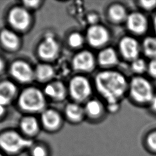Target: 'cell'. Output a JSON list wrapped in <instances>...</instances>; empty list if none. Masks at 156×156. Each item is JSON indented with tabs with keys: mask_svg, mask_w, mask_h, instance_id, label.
Wrapping results in <instances>:
<instances>
[{
	"mask_svg": "<svg viewBox=\"0 0 156 156\" xmlns=\"http://www.w3.org/2000/svg\"><path fill=\"white\" fill-rule=\"evenodd\" d=\"M44 94L55 101L65 99L67 94V89L63 82L55 80L48 83L44 89Z\"/></svg>",
	"mask_w": 156,
	"mask_h": 156,
	"instance_id": "obj_13",
	"label": "cell"
},
{
	"mask_svg": "<svg viewBox=\"0 0 156 156\" xmlns=\"http://www.w3.org/2000/svg\"><path fill=\"white\" fill-rule=\"evenodd\" d=\"M65 113L66 117L73 122L81 121L85 115L84 108L77 102L67 104L65 107Z\"/></svg>",
	"mask_w": 156,
	"mask_h": 156,
	"instance_id": "obj_18",
	"label": "cell"
},
{
	"mask_svg": "<svg viewBox=\"0 0 156 156\" xmlns=\"http://www.w3.org/2000/svg\"><path fill=\"white\" fill-rule=\"evenodd\" d=\"M109 18L114 22L119 23L126 20L127 15L126 9L121 4H113L108 10Z\"/></svg>",
	"mask_w": 156,
	"mask_h": 156,
	"instance_id": "obj_21",
	"label": "cell"
},
{
	"mask_svg": "<svg viewBox=\"0 0 156 156\" xmlns=\"http://www.w3.org/2000/svg\"><path fill=\"white\" fill-rule=\"evenodd\" d=\"M94 83L97 91L108 105L118 104L128 88L126 77L120 73L112 70L99 73L95 77Z\"/></svg>",
	"mask_w": 156,
	"mask_h": 156,
	"instance_id": "obj_1",
	"label": "cell"
},
{
	"mask_svg": "<svg viewBox=\"0 0 156 156\" xmlns=\"http://www.w3.org/2000/svg\"><path fill=\"white\" fill-rule=\"evenodd\" d=\"M96 60L89 51L83 50L76 54L72 61L73 69L78 72H90L94 69Z\"/></svg>",
	"mask_w": 156,
	"mask_h": 156,
	"instance_id": "obj_9",
	"label": "cell"
},
{
	"mask_svg": "<svg viewBox=\"0 0 156 156\" xmlns=\"http://www.w3.org/2000/svg\"><path fill=\"white\" fill-rule=\"evenodd\" d=\"M40 1H23V7L26 8L27 9H35L39 6L40 4Z\"/></svg>",
	"mask_w": 156,
	"mask_h": 156,
	"instance_id": "obj_28",
	"label": "cell"
},
{
	"mask_svg": "<svg viewBox=\"0 0 156 156\" xmlns=\"http://www.w3.org/2000/svg\"><path fill=\"white\" fill-rule=\"evenodd\" d=\"M85 114L92 118L99 117L103 112V105L97 99H91L87 101L84 107Z\"/></svg>",
	"mask_w": 156,
	"mask_h": 156,
	"instance_id": "obj_22",
	"label": "cell"
},
{
	"mask_svg": "<svg viewBox=\"0 0 156 156\" xmlns=\"http://www.w3.org/2000/svg\"><path fill=\"white\" fill-rule=\"evenodd\" d=\"M17 93V88L12 82L4 80L0 82V104L4 106L9 105Z\"/></svg>",
	"mask_w": 156,
	"mask_h": 156,
	"instance_id": "obj_14",
	"label": "cell"
},
{
	"mask_svg": "<svg viewBox=\"0 0 156 156\" xmlns=\"http://www.w3.org/2000/svg\"><path fill=\"white\" fill-rule=\"evenodd\" d=\"M84 42V38L83 35L79 32L71 33L68 38V43L69 45L73 48H80Z\"/></svg>",
	"mask_w": 156,
	"mask_h": 156,
	"instance_id": "obj_24",
	"label": "cell"
},
{
	"mask_svg": "<svg viewBox=\"0 0 156 156\" xmlns=\"http://www.w3.org/2000/svg\"><path fill=\"white\" fill-rule=\"evenodd\" d=\"M41 121L46 129L54 130L60 126L62 118L58 112L52 108H48L41 112Z\"/></svg>",
	"mask_w": 156,
	"mask_h": 156,
	"instance_id": "obj_15",
	"label": "cell"
},
{
	"mask_svg": "<svg viewBox=\"0 0 156 156\" xmlns=\"http://www.w3.org/2000/svg\"><path fill=\"white\" fill-rule=\"evenodd\" d=\"M119 49L123 57L128 60L133 61L136 59L140 53L138 42L134 38L129 36L124 37L121 39Z\"/></svg>",
	"mask_w": 156,
	"mask_h": 156,
	"instance_id": "obj_11",
	"label": "cell"
},
{
	"mask_svg": "<svg viewBox=\"0 0 156 156\" xmlns=\"http://www.w3.org/2000/svg\"><path fill=\"white\" fill-rule=\"evenodd\" d=\"M140 5L144 9L147 10H150L153 9L156 7V1L151 0V1H140Z\"/></svg>",
	"mask_w": 156,
	"mask_h": 156,
	"instance_id": "obj_27",
	"label": "cell"
},
{
	"mask_svg": "<svg viewBox=\"0 0 156 156\" xmlns=\"http://www.w3.org/2000/svg\"><path fill=\"white\" fill-rule=\"evenodd\" d=\"M147 70L149 74L154 78H156V59H152L147 65Z\"/></svg>",
	"mask_w": 156,
	"mask_h": 156,
	"instance_id": "obj_26",
	"label": "cell"
},
{
	"mask_svg": "<svg viewBox=\"0 0 156 156\" xmlns=\"http://www.w3.org/2000/svg\"><path fill=\"white\" fill-rule=\"evenodd\" d=\"M155 27V34H156V27Z\"/></svg>",
	"mask_w": 156,
	"mask_h": 156,
	"instance_id": "obj_35",
	"label": "cell"
},
{
	"mask_svg": "<svg viewBox=\"0 0 156 156\" xmlns=\"http://www.w3.org/2000/svg\"><path fill=\"white\" fill-rule=\"evenodd\" d=\"M129 89L131 98L138 103L150 102L154 98L151 84L143 77L136 76L132 78L129 83Z\"/></svg>",
	"mask_w": 156,
	"mask_h": 156,
	"instance_id": "obj_3",
	"label": "cell"
},
{
	"mask_svg": "<svg viewBox=\"0 0 156 156\" xmlns=\"http://www.w3.org/2000/svg\"><path fill=\"white\" fill-rule=\"evenodd\" d=\"M109 37L108 30L98 24L91 25L87 30L86 39L89 44L94 48L104 46L108 42Z\"/></svg>",
	"mask_w": 156,
	"mask_h": 156,
	"instance_id": "obj_8",
	"label": "cell"
},
{
	"mask_svg": "<svg viewBox=\"0 0 156 156\" xmlns=\"http://www.w3.org/2000/svg\"><path fill=\"white\" fill-rule=\"evenodd\" d=\"M7 19L10 25L18 30H26L32 21L29 10L23 6L12 7L9 12Z\"/></svg>",
	"mask_w": 156,
	"mask_h": 156,
	"instance_id": "obj_5",
	"label": "cell"
},
{
	"mask_svg": "<svg viewBox=\"0 0 156 156\" xmlns=\"http://www.w3.org/2000/svg\"><path fill=\"white\" fill-rule=\"evenodd\" d=\"M147 143L152 149L156 151V132H154L149 135L147 138Z\"/></svg>",
	"mask_w": 156,
	"mask_h": 156,
	"instance_id": "obj_29",
	"label": "cell"
},
{
	"mask_svg": "<svg viewBox=\"0 0 156 156\" xmlns=\"http://www.w3.org/2000/svg\"><path fill=\"white\" fill-rule=\"evenodd\" d=\"M143 50L146 56L156 59V37H147L143 42Z\"/></svg>",
	"mask_w": 156,
	"mask_h": 156,
	"instance_id": "obj_23",
	"label": "cell"
},
{
	"mask_svg": "<svg viewBox=\"0 0 156 156\" xmlns=\"http://www.w3.org/2000/svg\"><path fill=\"white\" fill-rule=\"evenodd\" d=\"M35 71V78L40 82H46L51 80L54 75V68L47 63L38 65Z\"/></svg>",
	"mask_w": 156,
	"mask_h": 156,
	"instance_id": "obj_19",
	"label": "cell"
},
{
	"mask_svg": "<svg viewBox=\"0 0 156 156\" xmlns=\"http://www.w3.org/2000/svg\"><path fill=\"white\" fill-rule=\"evenodd\" d=\"M152 109L156 112V96H154L151 101L150 102Z\"/></svg>",
	"mask_w": 156,
	"mask_h": 156,
	"instance_id": "obj_31",
	"label": "cell"
},
{
	"mask_svg": "<svg viewBox=\"0 0 156 156\" xmlns=\"http://www.w3.org/2000/svg\"><path fill=\"white\" fill-rule=\"evenodd\" d=\"M126 21L128 30L133 34L138 35L144 34L147 29V20L141 13H131L127 16Z\"/></svg>",
	"mask_w": 156,
	"mask_h": 156,
	"instance_id": "obj_12",
	"label": "cell"
},
{
	"mask_svg": "<svg viewBox=\"0 0 156 156\" xmlns=\"http://www.w3.org/2000/svg\"><path fill=\"white\" fill-rule=\"evenodd\" d=\"M68 90L71 98L78 103L85 101L90 96L92 88L87 77L77 75L69 80Z\"/></svg>",
	"mask_w": 156,
	"mask_h": 156,
	"instance_id": "obj_4",
	"label": "cell"
},
{
	"mask_svg": "<svg viewBox=\"0 0 156 156\" xmlns=\"http://www.w3.org/2000/svg\"><path fill=\"white\" fill-rule=\"evenodd\" d=\"M5 106L0 104V117L3 116V115L5 113Z\"/></svg>",
	"mask_w": 156,
	"mask_h": 156,
	"instance_id": "obj_32",
	"label": "cell"
},
{
	"mask_svg": "<svg viewBox=\"0 0 156 156\" xmlns=\"http://www.w3.org/2000/svg\"><path fill=\"white\" fill-rule=\"evenodd\" d=\"M31 144L30 140L24 139L13 131L6 132L0 136V146L7 152H15Z\"/></svg>",
	"mask_w": 156,
	"mask_h": 156,
	"instance_id": "obj_6",
	"label": "cell"
},
{
	"mask_svg": "<svg viewBox=\"0 0 156 156\" xmlns=\"http://www.w3.org/2000/svg\"><path fill=\"white\" fill-rule=\"evenodd\" d=\"M20 124L21 130L28 135H33L39 129L37 119L32 116H24L21 119Z\"/></svg>",
	"mask_w": 156,
	"mask_h": 156,
	"instance_id": "obj_20",
	"label": "cell"
},
{
	"mask_svg": "<svg viewBox=\"0 0 156 156\" xmlns=\"http://www.w3.org/2000/svg\"><path fill=\"white\" fill-rule=\"evenodd\" d=\"M154 27H156V15L154 19Z\"/></svg>",
	"mask_w": 156,
	"mask_h": 156,
	"instance_id": "obj_34",
	"label": "cell"
},
{
	"mask_svg": "<svg viewBox=\"0 0 156 156\" xmlns=\"http://www.w3.org/2000/svg\"><path fill=\"white\" fill-rule=\"evenodd\" d=\"M10 73L21 83H29L35 78L34 69L27 62L22 60H15L11 64Z\"/></svg>",
	"mask_w": 156,
	"mask_h": 156,
	"instance_id": "obj_7",
	"label": "cell"
},
{
	"mask_svg": "<svg viewBox=\"0 0 156 156\" xmlns=\"http://www.w3.org/2000/svg\"><path fill=\"white\" fill-rule=\"evenodd\" d=\"M0 42L6 49L14 51L20 47V38L12 30L4 29L0 32Z\"/></svg>",
	"mask_w": 156,
	"mask_h": 156,
	"instance_id": "obj_16",
	"label": "cell"
},
{
	"mask_svg": "<svg viewBox=\"0 0 156 156\" xmlns=\"http://www.w3.org/2000/svg\"><path fill=\"white\" fill-rule=\"evenodd\" d=\"M4 68V62L3 60L0 57V73H1Z\"/></svg>",
	"mask_w": 156,
	"mask_h": 156,
	"instance_id": "obj_33",
	"label": "cell"
},
{
	"mask_svg": "<svg viewBox=\"0 0 156 156\" xmlns=\"http://www.w3.org/2000/svg\"><path fill=\"white\" fill-rule=\"evenodd\" d=\"M33 156H45L46 152L44 149L40 146L35 147L32 151Z\"/></svg>",
	"mask_w": 156,
	"mask_h": 156,
	"instance_id": "obj_30",
	"label": "cell"
},
{
	"mask_svg": "<svg viewBox=\"0 0 156 156\" xmlns=\"http://www.w3.org/2000/svg\"><path fill=\"white\" fill-rule=\"evenodd\" d=\"M0 156H1V154H0Z\"/></svg>",
	"mask_w": 156,
	"mask_h": 156,
	"instance_id": "obj_36",
	"label": "cell"
},
{
	"mask_svg": "<svg viewBox=\"0 0 156 156\" xmlns=\"http://www.w3.org/2000/svg\"><path fill=\"white\" fill-rule=\"evenodd\" d=\"M147 65L145 61L140 58H137L136 59L133 60L131 64V68L132 71L137 74L143 73L147 70Z\"/></svg>",
	"mask_w": 156,
	"mask_h": 156,
	"instance_id": "obj_25",
	"label": "cell"
},
{
	"mask_svg": "<svg viewBox=\"0 0 156 156\" xmlns=\"http://www.w3.org/2000/svg\"><path fill=\"white\" fill-rule=\"evenodd\" d=\"M59 51V44L51 35L46 36L40 43L37 52L39 57L46 60H52L57 57Z\"/></svg>",
	"mask_w": 156,
	"mask_h": 156,
	"instance_id": "obj_10",
	"label": "cell"
},
{
	"mask_svg": "<svg viewBox=\"0 0 156 156\" xmlns=\"http://www.w3.org/2000/svg\"><path fill=\"white\" fill-rule=\"evenodd\" d=\"M18 104L23 111L37 113L42 112L45 110L46 102L44 94L38 88L30 87L24 89L21 92Z\"/></svg>",
	"mask_w": 156,
	"mask_h": 156,
	"instance_id": "obj_2",
	"label": "cell"
},
{
	"mask_svg": "<svg viewBox=\"0 0 156 156\" xmlns=\"http://www.w3.org/2000/svg\"><path fill=\"white\" fill-rule=\"evenodd\" d=\"M98 62L102 67H111L118 62L117 54L112 48H104L99 52Z\"/></svg>",
	"mask_w": 156,
	"mask_h": 156,
	"instance_id": "obj_17",
	"label": "cell"
}]
</instances>
